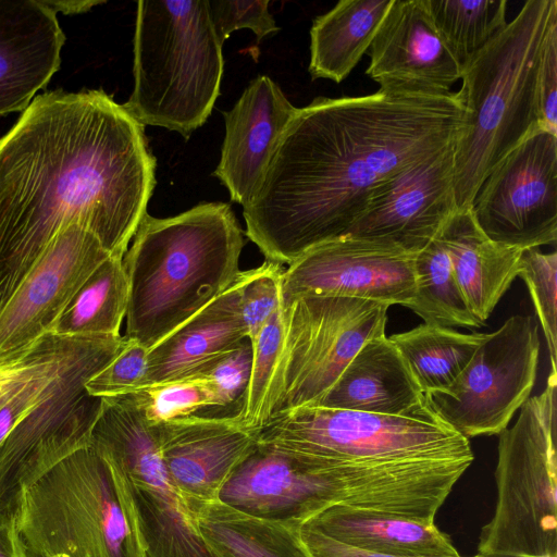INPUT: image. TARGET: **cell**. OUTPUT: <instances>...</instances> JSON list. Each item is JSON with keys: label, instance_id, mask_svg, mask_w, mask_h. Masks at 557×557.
I'll return each mask as SVG.
<instances>
[{"label": "cell", "instance_id": "1", "mask_svg": "<svg viewBox=\"0 0 557 557\" xmlns=\"http://www.w3.org/2000/svg\"><path fill=\"white\" fill-rule=\"evenodd\" d=\"M463 117L459 90L379 89L297 108L243 206L245 235L282 265L343 237L394 177L453 144Z\"/></svg>", "mask_w": 557, "mask_h": 557}, {"label": "cell", "instance_id": "2", "mask_svg": "<svg viewBox=\"0 0 557 557\" xmlns=\"http://www.w3.org/2000/svg\"><path fill=\"white\" fill-rule=\"evenodd\" d=\"M156 165L145 125L102 89L35 97L0 139V310L74 222L123 259Z\"/></svg>", "mask_w": 557, "mask_h": 557}, {"label": "cell", "instance_id": "3", "mask_svg": "<svg viewBox=\"0 0 557 557\" xmlns=\"http://www.w3.org/2000/svg\"><path fill=\"white\" fill-rule=\"evenodd\" d=\"M258 442L315 458L338 505L428 523L474 459L426 403L405 414L302 406L267 421Z\"/></svg>", "mask_w": 557, "mask_h": 557}, {"label": "cell", "instance_id": "4", "mask_svg": "<svg viewBox=\"0 0 557 557\" xmlns=\"http://www.w3.org/2000/svg\"><path fill=\"white\" fill-rule=\"evenodd\" d=\"M244 235L225 202L170 218L147 213L123 257L129 286L124 336L149 350L223 294L240 273Z\"/></svg>", "mask_w": 557, "mask_h": 557}, {"label": "cell", "instance_id": "5", "mask_svg": "<svg viewBox=\"0 0 557 557\" xmlns=\"http://www.w3.org/2000/svg\"><path fill=\"white\" fill-rule=\"evenodd\" d=\"M557 21L556 0H529L512 21L462 66L465 117L454 141L457 210L472 208L496 164L541 128L539 72Z\"/></svg>", "mask_w": 557, "mask_h": 557}, {"label": "cell", "instance_id": "6", "mask_svg": "<svg viewBox=\"0 0 557 557\" xmlns=\"http://www.w3.org/2000/svg\"><path fill=\"white\" fill-rule=\"evenodd\" d=\"M222 46L209 0L138 1L134 88L124 108L143 125L188 139L220 95Z\"/></svg>", "mask_w": 557, "mask_h": 557}, {"label": "cell", "instance_id": "7", "mask_svg": "<svg viewBox=\"0 0 557 557\" xmlns=\"http://www.w3.org/2000/svg\"><path fill=\"white\" fill-rule=\"evenodd\" d=\"M15 523L28 557H148L121 474L91 445L22 493Z\"/></svg>", "mask_w": 557, "mask_h": 557}, {"label": "cell", "instance_id": "8", "mask_svg": "<svg viewBox=\"0 0 557 557\" xmlns=\"http://www.w3.org/2000/svg\"><path fill=\"white\" fill-rule=\"evenodd\" d=\"M557 370L498 434L497 500L482 527L483 557H557Z\"/></svg>", "mask_w": 557, "mask_h": 557}, {"label": "cell", "instance_id": "9", "mask_svg": "<svg viewBox=\"0 0 557 557\" xmlns=\"http://www.w3.org/2000/svg\"><path fill=\"white\" fill-rule=\"evenodd\" d=\"M388 307L359 298L301 295L281 309L282 339L263 424L298 407L318 405L358 351L385 336Z\"/></svg>", "mask_w": 557, "mask_h": 557}, {"label": "cell", "instance_id": "10", "mask_svg": "<svg viewBox=\"0 0 557 557\" xmlns=\"http://www.w3.org/2000/svg\"><path fill=\"white\" fill-rule=\"evenodd\" d=\"M125 336L79 337L45 398L0 445V513L15 519L22 493L41 474L90 445L101 398L85 384L126 345Z\"/></svg>", "mask_w": 557, "mask_h": 557}, {"label": "cell", "instance_id": "11", "mask_svg": "<svg viewBox=\"0 0 557 557\" xmlns=\"http://www.w3.org/2000/svg\"><path fill=\"white\" fill-rule=\"evenodd\" d=\"M90 445L121 474L148 557H215L169 476L153 424L127 395L101 398Z\"/></svg>", "mask_w": 557, "mask_h": 557}, {"label": "cell", "instance_id": "12", "mask_svg": "<svg viewBox=\"0 0 557 557\" xmlns=\"http://www.w3.org/2000/svg\"><path fill=\"white\" fill-rule=\"evenodd\" d=\"M540 357L539 326L512 315L475 350L445 389L424 395L429 407L466 438L498 435L530 398Z\"/></svg>", "mask_w": 557, "mask_h": 557}, {"label": "cell", "instance_id": "13", "mask_svg": "<svg viewBox=\"0 0 557 557\" xmlns=\"http://www.w3.org/2000/svg\"><path fill=\"white\" fill-rule=\"evenodd\" d=\"M493 242L527 250L557 239V136L529 135L491 171L472 205Z\"/></svg>", "mask_w": 557, "mask_h": 557}, {"label": "cell", "instance_id": "14", "mask_svg": "<svg viewBox=\"0 0 557 557\" xmlns=\"http://www.w3.org/2000/svg\"><path fill=\"white\" fill-rule=\"evenodd\" d=\"M110 256L79 223L57 234L0 310V363L27 356Z\"/></svg>", "mask_w": 557, "mask_h": 557}, {"label": "cell", "instance_id": "15", "mask_svg": "<svg viewBox=\"0 0 557 557\" xmlns=\"http://www.w3.org/2000/svg\"><path fill=\"white\" fill-rule=\"evenodd\" d=\"M414 253L354 237L311 248L282 274L281 309L301 295L359 298L407 307L414 297Z\"/></svg>", "mask_w": 557, "mask_h": 557}, {"label": "cell", "instance_id": "16", "mask_svg": "<svg viewBox=\"0 0 557 557\" xmlns=\"http://www.w3.org/2000/svg\"><path fill=\"white\" fill-rule=\"evenodd\" d=\"M219 500L252 517L295 528L338 504L313 457L259 442L222 487Z\"/></svg>", "mask_w": 557, "mask_h": 557}, {"label": "cell", "instance_id": "17", "mask_svg": "<svg viewBox=\"0 0 557 557\" xmlns=\"http://www.w3.org/2000/svg\"><path fill=\"white\" fill-rule=\"evenodd\" d=\"M453 180L454 143L394 177L344 236L416 255L457 210Z\"/></svg>", "mask_w": 557, "mask_h": 557}, {"label": "cell", "instance_id": "18", "mask_svg": "<svg viewBox=\"0 0 557 557\" xmlns=\"http://www.w3.org/2000/svg\"><path fill=\"white\" fill-rule=\"evenodd\" d=\"M367 75L380 89L447 94L462 67L440 32L429 0H394L369 48Z\"/></svg>", "mask_w": 557, "mask_h": 557}, {"label": "cell", "instance_id": "19", "mask_svg": "<svg viewBox=\"0 0 557 557\" xmlns=\"http://www.w3.org/2000/svg\"><path fill=\"white\" fill-rule=\"evenodd\" d=\"M152 424L164 467L189 511L219 500L222 487L258 443V430L243 418L189 416Z\"/></svg>", "mask_w": 557, "mask_h": 557}, {"label": "cell", "instance_id": "20", "mask_svg": "<svg viewBox=\"0 0 557 557\" xmlns=\"http://www.w3.org/2000/svg\"><path fill=\"white\" fill-rule=\"evenodd\" d=\"M296 110L274 81L260 75L223 112L225 136L213 175L232 201L244 206L250 199Z\"/></svg>", "mask_w": 557, "mask_h": 557}, {"label": "cell", "instance_id": "21", "mask_svg": "<svg viewBox=\"0 0 557 557\" xmlns=\"http://www.w3.org/2000/svg\"><path fill=\"white\" fill-rule=\"evenodd\" d=\"M64 41L42 0H0V115L26 110L59 70Z\"/></svg>", "mask_w": 557, "mask_h": 557}, {"label": "cell", "instance_id": "22", "mask_svg": "<svg viewBox=\"0 0 557 557\" xmlns=\"http://www.w3.org/2000/svg\"><path fill=\"white\" fill-rule=\"evenodd\" d=\"M466 301L483 325L518 276L521 249L490 239L472 208L456 210L437 234Z\"/></svg>", "mask_w": 557, "mask_h": 557}, {"label": "cell", "instance_id": "23", "mask_svg": "<svg viewBox=\"0 0 557 557\" xmlns=\"http://www.w3.org/2000/svg\"><path fill=\"white\" fill-rule=\"evenodd\" d=\"M398 350L386 336L368 342L315 406L405 414L425 405Z\"/></svg>", "mask_w": 557, "mask_h": 557}, {"label": "cell", "instance_id": "24", "mask_svg": "<svg viewBox=\"0 0 557 557\" xmlns=\"http://www.w3.org/2000/svg\"><path fill=\"white\" fill-rule=\"evenodd\" d=\"M305 527L350 548L391 557H458L448 534L435 523L334 505Z\"/></svg>", "mask_w": 557, "mask_h": 557}, {"label": "cell", "instance_id": "25", "mask_svg": "<svg viewBox=\"0 0 557 557\" xmlns=\"http://www.w3.org/2000/svg\"><path fill=\"white\" fill-rule=\"evenodd\" d=\"M245 339L248 337L237 311L234 281L210 305L148 350L147 371L139 388L185 377Z\"/></svg>", "mask_w": 557, "mask_h": 557}, {"label": "cell", "instance_id": "26", "mask_svg": "<svg viewBox=\"0 0 557 557\" xmlns=\"http://www.w3.org/2000/svg\"><path fill=\"white\" fill-rule=\"evenodd\" d=\"M394 0H342L310 28L312 77L343 82L369 50Z\"/></svg>", "mask_w": 557, "mask_h": 557}, {"label": "cell", "instance_id": "27", "mask_svg": "<svg viewBox=\"0 0 557 557\" xmlns=\"http://www.w3.org/2000/svg\"><path fill=\"white\" fill-rule=\"evenodd\" d=\"M215 557H312L300 529L236 510L220 500L190 510Z\"/></svg>", "mask_w": 557, "mask_h": 557}, {"label": "cell", "instance_id": "28", "mask_svg": "<svg viewBox=\"0 0 557 557\" xmlns=\"http://www.w3.org/2000/svg\"><path fill=\"white\" fill-rule=\"evenodd\" d=\"M487 337L488 333H460L423 323L388 338L426 395L447 388Z\"/></svg>", "mask_w": 557, "mask_h": 557}, {"label": "cell", "instance_id": "29", "mask_svg": "<svg viewBox=\"0 0 557 557\" xmlns=\"http://www.w3.org/2000/svg\"><path fill=\"white\" fill-rule=\"evenodd\" d=\"M128 294L123 259L110 256L74 295L50 333L61 337L121 336Z\"/></svg>", "mask_w": 557, "mask_h": 557}, {"label": "cell", "instance_id": "30", "mask_svg": "<svg viewBox=\"0 0 557 557\" xmlns=\"http://www.w3.org/2000/svg\"><path fill=\"white\" fill-rule=\"evenodd\" d=\"M416 292L407 306L425 324L480 327L456 281L446 249L437 235L413 261Z\"/></svg>", "mask_w": 557, "mask_h": 557}, {"label": "cell", "instance_id": "31", "mask_svg": "<svg viewBox=\"0 0 557 557\" xmlns=\"http://www.w3.org/2000/svg\"><path fill=\"white\" fill-rule=\"evenodd\" d=\"M429 5L461 67L508 23L506 0H429Z\"/></svg>", "mask_w": 557, "mask_h": 557}, {"label": "cell", "instance_id": "32", "mask_svg": "<svg viewBox=\"0 0 557 557\" xmlns=\"http://www.w3.org/2000/svg\"><path fill=\"white\" fill-rule=\"evenodd\" d=\"M151 423L189 416L211 417L218 406L213 383L202 376L189 375L154 384L124 394Z\"/></svg>", "mask_w": 557, "mask_h": 557}, {"label": "cell", "instance_id": "33", "mask_svg": "<svg viewBox=\"0 0 557 557\" xmlns=\"http://www.w3.org/2000/svg\"><path fill=\"white\" fill-rule=\"evenodd\" d=\"M251 366L252 346L245 339L189 374L206 377L215 387L218 406L209 418H243Z\"/></svg>", "mask_w": 557, "mask_h": 557}, {"label": "cell", "instance_id": "34", "mask_svg": "<svg viewBox=\"0 0 557 557\" xmlns=\"http://www.w3.org/2000/svg\"><path fill=\"white\" fill-rule=\"evenodd\" d=\"M518 276L530 293L543 330L550 358V370H557V252L539 248L522 251Z\"/></svg>", "mask_w": 557, "mask_h": 557}, {"label": "cell", "instance_id": "35", "mask_svg": "<svg viewBox=\"0 0 557 557\" xmlns=\"http://www.w3.org/2000/svg\"><path fill=\"white\" fill-rule=\"evenodd\" d=\"M282 264L265 260L260 267L240 271L235 280L237 311L252 344L264 323L281 308Z\"/></svg>", "mask_w": 557, "mask_h": 557}, {"label": "cell", "instance_id": "36", "mask_svg": "<svg viewBox=\"0 0 557 557\" xmlns=\"http://www.w3.org/2000/svg\"><path fill=\"white\" fill-rule=\"evenodd\" d=\"M283 332L282 310L277 309L260 330L252 346V366L246 393L244 423L259 430L263 407Z\"/></svg>", "mask_w": 557, "mask_h": 557}, {"label": "cell", "instance_id": "37", "mask_svg": "<svg viewBox=\"0 0 557 557\" xmlns=\"http://www.w3.org/2000/svg\"><path fill=\"white\" fill-rule=\"evenodd\" d=\"M147 355L148 350L144 346L127 338L123 349L87 381V393L106 398L138 389L147 371Z\"/></svg>", "mask_w": 557, "mask_h": 557}, {"label": "cell", "instance_id": "38", "mask_svg": "<svg viewBox=\"0 0 557 557\" xmlns=\"http://www.w3.org/2000/svg\"><path fill=\"white\" fill-rule=\"evenodd\" d=\"M269 0H209L212 23L221 42L242 28L251 29L258 40L277 32L280 28L269 12Z\"/></svg>", "mask_w": 557, "mask_h": 557}, {"label": "cell", "instance_id": "39", "mask_svg": "<svg viewBox=\"0 0 557 557\" xmlns=\"http://www.w3.org/2000/svg\"><path fill=\"white\" fill-rule=\"evenodd\" d=\"M541 128L557 136V21L546 36L539 72Z\"/></svg>", "mask_w": 557, "mask_h": 557}, {"label": "cell", "instance_id": "40", "mask_svg": "<svg viewBox=\"0 0 557 557\" xmlns=\"http://www.w3.org/2000/svg\"><path fill=\"white\" fill-rule=\"evenodd\" d=\"M69 338L49 333L37 343L30 361L21 371L0 382V409L60 354Z\"/></svg>", "mask_w": 557, "mask_h": 557}, {"label": "cell", "instance_id": "41", "mask_svg": "<svg viewBox=\"0 0 557 557\" xmlns=\"http://www.w3.org/2000/svg\"><path fill=\"white\" fill-rule=\"evenodd\" d=\"M300 536L312 557H391L350 548L305 525L300 529ZM472 557L483 556L476 554Z\"/></svg>", "mask_w": 557, "mask_h": 557}, {"label": "cell", "instance_id": "42", "mask_svg": "<svg viewBox=\"0 0 557 557\" xmlns=\"http://www.w3.org/2000/svg\"><path fill=\"white\" fill-rule=\"evenodd\" d=\"M0 557H28L15 519L0 513Z\"/></svg>", "mask_w": 557, "mask_h": 557}, {"label": "cell", "instance_id": "43", "mask_svg": "<svg viewBox=\"0 0 557 557\" xmlns=\"http://www.w3.org/2000/svg\"><path fill=\"white\" fill-rule=\"evenodd\" d=\"M42 1L55 14L58 12H61L65 15L87 12L92 7L104 3V1H97V0H42Z\"/></svg>", "mask_w": 557, "mask_h": 557}, {"label": "cell", "instance_id": "44", "mask_svg": "<svg viewBox=\"0 0 557 557\" xmlns=\"http://www.w3.org/2000/svg\"><path fill=\"white\" fill-rule=\"evenodd\" d=\"M35 347L27 356L17 361L0 363V382L21 371L30 361Z\"/></svg>", "mask_w": 557, "mask_h": 557}]
</instances>
